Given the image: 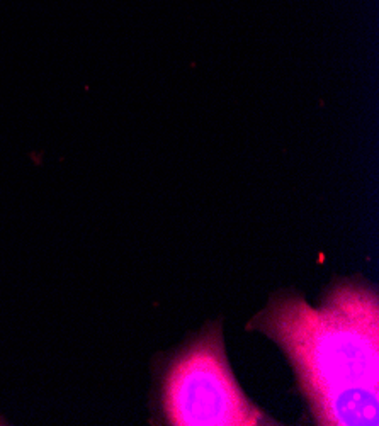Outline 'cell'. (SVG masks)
<instances>
[{
  "label": "cell",
  "instance_id": "cell-2",
  "mask_svg": "<svg viewBox=\"0 0 379 426\" xmlns=\"http://www.w3.org/2000/svg\"><path fill=\"white\" fill-rule=\"evenodd\" d=\"M163 411L175 426L272 425L238 387L218 328L172 362L163 381Z\"/></svg>",
  "mask_w": 379,
  "mask_h": 426
},
{
  "label": "cell",
  "instance_id": "cell-1",
  "mask_svg": "<svg viewBox=\"0 0 379 426\" xmlns=\"http://www.w3.org/2000/svg\"><path fill=\"white\" fill-rule=\"evenodd\" d=\"M252 326L284 348L318 425H378V296L359 285L332 290L322 307L276 299Z\"/></svg>",
  "mask_w": 379,
  "mask_h": 426
}]
</instances>
